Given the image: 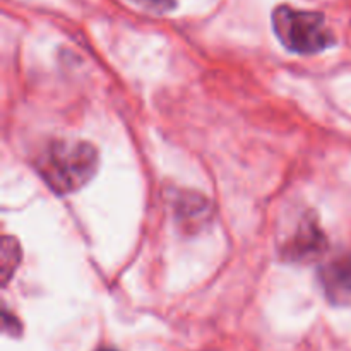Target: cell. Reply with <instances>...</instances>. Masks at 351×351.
<instances>
[{"instance_id":"8992f818","label":"cell","mask_w":351,"mask_h":351,"mask_svg":"<svg viewBox=\"0 0 351 351\" xmlns=\"http://www.w3.org/2000/svg\"><path fill=\"white\" fill-rule=\"evenodd\" d=\"M127 2L151 14H167L177 7V0H127Z\"/></svg>"},{"instance_id":"5b68a950","label":"cell","mask_w":351,"mask_h":351,"mask_svg":"<svg viewBox=\"0 0 351 351\" xmlns=\"http://www.w3.org/2000/svg\"><path fill=\"white\" fill-rule=\"evenodd\" d=\"M0 271H2V283L7 285L14 273H16L17 266L21 263V247L19 242L12 237H5L2 240V250H0Z\"/></svg>"},{"instance_id":"52a82bcc","label":"cell","mask_w":351,"mask_h":351,"mask_svg":"<svg viewBox=\"0 0 351 351\" xmlns=\"http://www.w3.org/2000/svg\"><path fill=\"white\" fill-rule=\"evenodd\" d=\"M98 351H117V350H112V348H101V350H98Z\"/></svg>"},{"instance_id":"3957f363","label":"cell","mask_w":351,"mask_h":351,"mask_svg":"<svg viewBox=\"0 0 351 351\" xmlns=\"http://www.w3.org/2000/svg\"><path fill=\"white\" fill-rule=\"evenodd\" d=\"M326 250V237L319 226L317 218L314 216H305L298 225L297 232L291 235V239L285 243V257L298 263H308L312 259H317Z\"/></svg>"},{"instance_id":"7a4b0ae2","label":"cell","mask_w":351,"mask_h":351,"mask_svg":"<svg viewBox=\"0 0 351 351\" xmlns=\"http://www.w3.org/2000/svg\"><path fill=\"white\" fill-rule=\"evenodd\" d=\"M273 29L283 47L293 53H319L335 43V36L326 26L321 12L300 10L291 5L274 9Z\"/></svg>"},{"instance_id":"277c9868","label":"cell","mask_w":351,"mask_h":351,"mask_svg":"<svg viewBox=\"0 0 351 351\" xmlns=\"http://www.w3.org/2000/svg\"><path fill=\"white\" fill-rule=\"evenodd\" d=\"M319 281L331 304L351 307V254L335 257L322 266Z\"/></svg>"},{"instance_id":"6da1fadb","label":"cell","mask_w":351,"mask_h":351,"mask_svg":"<svg viewBox=\"0 0 351 351\" xmlns=\"http://www.w3.org/2000/svg\"><path fill=\"white\" fill-rule=\"evenodd\" d=\"M34 165L55 194H72L95 177L98 151L86 141L55 139L40 151Z\"/></svg>"}]
</instances>
